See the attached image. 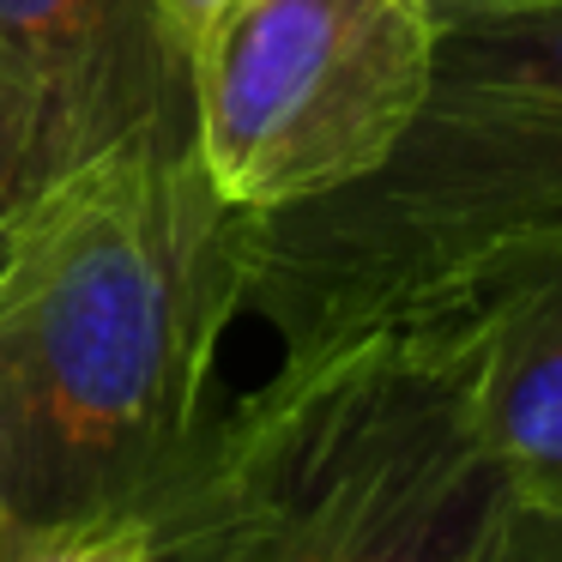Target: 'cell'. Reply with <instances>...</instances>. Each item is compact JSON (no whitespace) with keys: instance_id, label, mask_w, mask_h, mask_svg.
I'll use <instances>...</instances> for the list:
<instances>
[{"instance_id":"1","label":"cell","mask_w":562,"mask_h":562,"mask_svg":"<svg viewBox=\"0 0 562 562\" xmlns=\"http://www.w3.org/2000/svg\"><path fill=\"white\" fill-rule=\"evenodd\" d=\"M248 212L194 146L67 170L0 267V508L19 538L146 514L206 429Z\"/></svg>"},{"instance_id":"2","label":"cell","mask_w":562,"mask_h":562,"mask_svg":"<svg viewBox=\"0 0 562 562\" xmlns=\"http://www.w3.org/2000/svg\"><path fill=\"white\" fill-rule=\"evenodd\" d=\"M502 502L460 351L405 321L279 357L139 520L158 562H477Z\"/></svg>"},{"instance_id":"3","label":"cell","mask_w":562,"mask_h":562,"mask_svg":"<svg viewBox=\"0 0 562 562\" xmlns=\"http://www.w3.org/2000/svg\"><path fill=\"white\" fill-rule=\"evenodd\" d=\"M562 231V7L436 25V67L369 176L248 218L243 315L308 357L424 321L496 255Z\"/></svg>"},{"instance_id":"4","label":"cell","mask_w":562,"mask_h":562,"mask_svg":"<svg viewBox=\"0 0 562 562\" xmlns=\"http://www.w3.org/2000/svg\"><path fill=\"white\" fill-rule=\"evenodd\" d=\"M436 67L429 0H224L188 43L206 182L248 218L369 176Z\"/></svg>"},{"instance_id":"5","label":"cell","mask_w":562,"mask_h":562,"mask_svg":"<svg viewBox=\"0 0 562 562\" xmlns=\"http://www.w3.org/2000/svg\"><path fill=\"white\" fill-rule=\"evenodd\" d=\"M0 67L67 170L134 139L194 146L188 49L158 0H0Z\"/></svg>"},{"instance_id":"6","label":"cell","mask_w":562,"mask_h":562,"mask_svg":"<svg viewBox=\"0 0 562 562\" xmlns=\"http://www.w3.org/2000/svg\"><path fill=\"white\" fill-rule=\"evenodd\" d=\"M508 496L562 508V231L496 255L436 308Z\"/></svg>"},{"instance_id":"7","label":"cell","mask_w":562,"mask_h":562,"mask_svg":"<svg viewBox=\"0 0 562 562\" xmlns=\"http://www.w3.org/2000/svg\"><path fill=\"white\" fill-rule=\"evenodd\" d=\"M61 176H67V164H61V151H55L49 127H43L37 103H31L25 86L0 67V267L13 255L31 206H37Z\"/></svg>"},{"instance_id":"8","label":"cell","mask_w":562,"mask_h":562,"mask_svg":"<svg viewBox=\"0 0 562 562\" xmlns=\"http://www.w3.org/2000/svg\"><path fill=\"white\" fill-rule=\"evenodd\" d=\"M0 562H158V550H151L146 520L122 514V520H91V526H67V532L19 538Z\"/></svg>"},{"instance_id":"9","label":"cell","mask_w":562,"mask_h":562,"mask_svg":"<svg viewBox=\"0 0 562 562\" xmlns=\"http://www.w3.org/2000/svg\"><path fill=\"white\" fill-rule=\"evenodd\" d=\"M477 562H562V508L508 496Z\"/></svg>"},{"instance_id":"10","label":"cell","mask_w":562,"mask_h":562,"mask_svg":"<svg viewBox=\"0 0 562 562\" xmlns=\"http://www.w3.org/2000/svg\"><path fill=\"white\" fill-rule=\"evenodd\" d=\"M158 7H164V19H170L176 43H182V49H188V43L200 37V25H206L212 13H218L224 0H158Z\"/></svg>"},{"instance_id":"11","label":"cell","mask_w":562,"mask_h":562,"mask_svg":"<svg viewBox=\"0 0 562 562\" xmlns=\"http://www.w3.org/2000/svg\"><path fill=\"white\" fill-rule=\"evenodd\" d=\"M532 7H562V0H429V13L441 19H465V13H532Z\"/></svg>"},{"instance_id":"12","label":"cell","mask_w":562,"mask_h":562,"mask_svg":"<svg viewBox=\"0 0 562 562\" xmlns=\"http://www.w3.org/2000/svg\"><path fill=\"white\" fill-rule=\"evenodd\" d=\"M13 544H19V532H13V520H7V508H0V557H7Z\"/></svg>"}]
</instances>
